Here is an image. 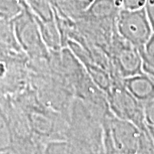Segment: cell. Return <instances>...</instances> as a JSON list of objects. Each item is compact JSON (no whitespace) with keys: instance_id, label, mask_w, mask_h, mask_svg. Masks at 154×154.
Returning a JSON list of instances; mask_svg holds the SVG:
<instances>
[{"instance_id":"1","label":"cell","mask_w":154,"mask_h":154,"mask_svg":"<svg viewBox=\"0 0 154 154\" xmlns=\"http://www.w3.org/2000/svg\"><path fill=\"white\" fill-rule=\"evenodd\" d=\"M21 3L23 10L12 20L18 43L30 62H49L50 51L42 39L36 19L23 1Z\"/></svg>"},{"instance_id":"2","label":"cell","mask_w":154,"mask_h":154,"mask_svg":"<svg viewBox=\"0 0 154 154\" xmlns=\"http://www.w3.org/2000/svg\"><path fill=\"white\" fill-rule=\"evenodd\" d=\"M116 32L139 51L142 50L154 33L146 8L119 9L116 17Z\"/></svg>"},{"instance_id":"3","label":"cell","mask_w":154,"mask_h":154,"mask_svg":"<svg viewBox=\"0 0 154 154\" xmlns=\"http://www.w3.org/2000/svg\"><path fill=\"white\" fill-rule=\"evenodd\" d=\"M104 125V147H112L122 154H135L138 150L142 131L130 121L120 119L110 111L105 117Z\"/></svg>"},{"instance_id":"4","label":"cell","mask_w":154,"mask_h":154,"mask_svg":"<svg viewBox=\"0 0 154 154\" xmlns=\"http://www.w3.org/2000/svg\"><path fill=\"white\" fill-rule=\"evenodd\" d=\"M113 79H123L134 76L143 72L142 59L139 50L125 39L113 35L108 52Z\"/></svg>"},{"instance_id":"5","label":"cell","mask_w":154,"mask_h":154,"mask_svg":"<svg viewBox=\"0 0 154 154\" xmlns=\"http://www.w3.org/2000/svg\"><path fill=\"white\" fill-rule=\"evenodd\" d=\"M107 100L109 109L113 116L120 119L130 121L142 131H148L144 104L137 100L126 90L122 84V80L114 83L112 90L107 94Z\"/></svg>"},{"instance_id":"6","label":"cell","mask_w":154,"mask_h":154,"mask_svg":"<svg viewBox=\"0 0 154 154\" xmlns=\"http://www.w3.org/2000/svg\"><path fill=\"white\" fill-rule=\"evenodd\" d=\"M123 86L135 99L145 106L154 99V78L145 72L122 80Z\"/></svg>"},{"instance_id":"7","label":"cell","mask_w":154,"mask_h":154,"mask_svg":"<svg viewBox=\"0 0 154 154\" xmlns=\"http://www.w3.org/2000/svg\"><path fill=\"white\" fill-rule=\"evenodd\" d=\"M93 2L94 0H50L54 12L71 21L78 20Z\"/></svg>"},{"instance_id":"8","label":"cell","mask_w":154,"mask_h":154,"mask_svg":"<svg viewBox=\"0 0 154 154\" xmlns=\"http://www.w3.org/2000/svg\"><path fill=\"white\" fill-rule=\"evenodd\" d=\"M23 10L20 0H0V19L12 21Z\"/></svg>"},{"instance_id":"9","label":"cell","mask_w":154,"mask_h":154,"mask_svg":"<svg viewBox=\"0 0 154 154\" xmlns=\"http://www.w3.org/2000/svg\"><path fill=\"white\" fill-rule=\"evenodd\" d=\"M139 52L142 59L143 72L154 78V33L144 48Z\"/></svg>"},{"instance_id":"10","label":"cell","mask_w":154,"mask_h":154,"mask_svg":"<svg viewBox=\"0 0 154 154\" xmlns=\"http://www.w3.org/2000/svg\"><path fill=\"white\" fill-rule=\"evenodd\" d=\"M119 9H136L145 7L146 0H115Z\"/></svg>"},{"instance_id":"11","label":"cell","mask_w":154,"mask_h":154,"mask_svg":"<svg viewBox=\"0 0 154 154\" xmlns=\"http://www.w3.org/2000/svg\"><path fill=\"white\" fill-rule=\"evenodd\" d=\"M144 111H145V120L147 126L154 128V99L145 104Z\"/></svg>"},{"instance_id":"12","label":"cell","mask_w":154,"mask_h":154,"mask_svg":"<svg viewBox=\"0 0 154 154\" xmlns=\"http://www.w3.org/2000/svg\"><path fill=\"white\" fill-rule=\"evenodd\" d=\"M104 154H122V153L117 152L116 150H114L112 148V147L105 146V147H104Z\"/></svg>"},{"instance_id":"13","label":"cell","mask_w":154,"mask_h":154,"mask_svg":"<svg viewBox=\"0 0 154 154\" xmlns=\"http://www.w3.org/2000/svg\"><path fill=\"white\" fill-rule=\"evenodd\" d=\"M148 130H149L150 134H151L152 139H153V141H154V128H153V127H148Z\"/></svg>"}]
</instances>
